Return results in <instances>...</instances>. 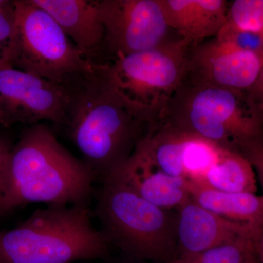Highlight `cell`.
<instances>
[{
	"instance_id": "8",
	"label": "cell",
	"mask_w": 263,
	"mask_h": 263,
	"mask_svg": "<svg viewBox=\"0 0 263 263\" xmlns=\"http://www.w3.org/2000/svg\"><path fill=\"white\" fill-rule=\"evenodd\" d=\"M98 9L105 61L153 49L174 37L159 0H98Z\"/></svg>"
},
{
	"instance_id": "25",
	"label": "cell",
	"mask_w": 263,
	"mask_h": 263,
	"mask_svg": "<svg viewBox=\"0 0 263 263\" xmlns=\"http://www.w3.org/2000/svg\"><path fill=\"white\" fill-rule=\"evenodd\" d=\"M253 245L254 252L257 255L259 263H263V221L254 230Z\"/></svg>"
},
{
	"instance_id": "10",
	"label": "cell",
	"mask_w": 263,
	"mask_h": 263,
	"mask_svg": "<svg viewBox=\"0 0 263 263\" xmlns=\"http://www.w3.org/2000/svg\"><path fill=\"white\" fill-rule=\"evenodd\" d=\"M262 65V56L212 37L190 46L184 80L247 91L258 79Z\"/></svg>"
},
{
	"instance_id": "14",
	"label": "cell",
	"mask_w": 263,
	"mask_h": 263,
	"mask_svg": "<svg viewBox=\"0 0 263 263\" xmlns=\"http://www.w3.org/2000/svg\"><path fill=\"white\" fill-rule=\"evenodd\" d=\"M32 1L51 15L76 47L92 60L105 35L99 15L98 0Z\"/></svg>"
},
{
	"instance_id": "7",
	"label": "cell",
	"mask_w": 263,
	"mask_h": 263,
	"mask_svg": "<svg viewBox=\"0 0 263 263\" xmlns=\"http://www.w3.org/2000/svg\"><path fill=\"white\" fill-rule=\"evenodd\" d=\"M14 5L8 65L62 85L95 72L96 63L76 47L51 15L32 0H16Z\"/></svg>"
},
{
	"instance_id": "12",
	"label": "cell",
	"mask_w": 263,
	"mask_h": 263,
	"mask_svg": "<svg viewBox=\"0 0 263 263\" xmlns=\"http://www.w3.org/2000/svg\"><path fill=\"white\" fill-rule=\"evenodd\" d=\"M110 176L125 184L142 198L162 209H179L190 198L187 180L164 174L138 148Z\"/></svg>"
},
{
	"instance_id": "2",
	"label": "cell",
	"mask_w": 263,
	"mask_h": 263,
	"mask_svg": "<svg viewBox=\"0 0 263 263\" xmlns=\"http://www.w3.org/2000/svg\"><path fill=\"white\" fill-rule=\"evenodd\" d=\"M96 181L50 128L29 126L10 152L0 215L29 203L87 204Z\"/></svg>"
},
{
	"instance_id": "16",
	"label": "cell",
	"mask_w": 263,
	"mask_h": 263,
	"mask_svg": "<svg viewBox=\"0 0 263 263\" xmlns=\"http://www.w3.org/2000/svg\"><path fill=\"white\" fill-rule=\"evenodd\" d=\"M193 183L228 193L254 194H257L258 184L253 167L245 156L226 148L202 179Z\"/></svg>"
},
{
	"instance_id": "22",
	"label": "cell",
	"mask_w": 263,
	"mask_h": 263,
	"mask_svg": "<svg viewBox=\"0 0 263 263\" xmlns=\"http://www.w3.org/2000/svg\"><path fill=\"white\" fill-rule=\"evenodd\" d=\"M240 153L252 164L257 182L260 184L263 197V141L254 142L243 147Z\"/></svg>"
},
{
	"instance_id": "17",
	"label": "cell",
	"mask_w": 263,
	"mask_h": 263,
	"mask_svg": "<svg viewBox=\"0 0 263 263\" xmlns=\"http://www.w3.org/2000/svg\"><path fill=\"white\" fill-rule=\"evenodd\" d=\"M223 148L213 142L189 133L183 153L185 179L198 182L215 164Z\"/></svg>"
},
{
	"instance_id": "30",
	"label": "cell",
	"mask_w": 263,
	"mask_h": 263,
	"mask_svg": "<svg viewBox=\"0 0 263 263\" xmlns=\"http://www.w3.org/2000/svg\"><path fill=\"white\" fill-rule=\"evenodd\" d=\"M2 0H0V3H1Z\"/></svg>"
},
{
	"instance_id": "21",
	"label": "cell",
	"mask_w": 263,
	"mask_h": 263,
	"mask_svg": "<svg viewBox=\"0 0 263 263\" xmlns=\"http://www.w3.org/2000/svg\"><path fill=\"white\" fill-rule=\"evenodd\" d=\"M14 1L0 3V67L8 65V60L15 32Z\"/></svg>"
},
{
	"instance_id": "23",
	"label": "cell",
	"mask_w": 263,
	"mask_h": 263,
	"mask_svg": "<svg viewBox=\"0 0 263 263\" xmlns=\"http://www.w3.org/2000/svg\"><path fill=\"white\" fill-rule=\"evenodd\" d=\"M13 146L9 138L0 133V203L4 195L8 160Z\"/></svg>"
},
{
	"instance_id": "13",
	"label": "cell",
	"mask_w": 263,
	"mask_h": 263,
	"mask_svg": "<svg viewBox=\"0 0 263 263\" xmlns=\"http://www.w3.org/2000/svg\"><path fill=\"white\" fill-rule=\"evenodd\" d=\"M170 29L190 43L215 37L227 20L226 0H159Z\"/></svg>"
},
{
	"instance_id": "4",
	"label": "cell",
	"mask_w": 263,
	"mask_h": 263,
	"mask_svg": "<svg viewBox=\"0 0 263 263\" xmlns=\"http://www.w3.org/2000/svg\"><path fill=\"white\" fill-rule=\"evenodd\" d=\"M93 214L112 249L149 262L168 263L174 259L177 212L151 203L110 176L100 183Z\"/></svg>"
},
{
	"instance_id": "18",
	"label": "cell",
	"mask_w": 263,
	"mask_h": 263,
	"mask_svg": "<svg viewBox=\"0 0 263 263\" xmlns=\"http://www.w3.org/2000/svg\"><path fill=\"white\" fill-rule=\"evenodd\" d=\"M227 21L242 30L263 36V0H235L230 3Z\"/></svg>"
},
{
	"instance_id": "19",
	"label": "cell",
	"mask_w": 263,
	"mask_h": 263,
	"mask_svg": "<svg viewBox=\"0 0 263 263\" xmlns=\"http://www.w3.org/2000/svg\"><path fill=\"white\" fill-rule=\"evenodd\" d=\"M252 236L238 238L196 255L201 263H245L254 250Z\"/></svg>"
},
{
	"instance_id": "26",
	"label": "cell",
	"mask_w": 263,
	"mask_h": 263,
	"mask_svg": "<svg viewBox=\"0 0 263 263\" xmlns=\"http://www.w3.org/2000/svg\"><path fill=\"white\" fill-rule=\"evenodd\" d=\"M108 263H148L149 262H146V261L141 260V259H138L133 258V257H128V256L124 255V254H121L120 257L119 258L112 259L110 260V258L108 259Z\"/></svg>"
},
{
	"instance_id": "1",
	"label": "cell",
	"mask_w": 263,
	"mask_h": 263,
	"mask_svg": "<svg viewBox=\"0 0 263 263\" xmlns=\"http://www.w3.org/2000/svg\"><path fill=\"white\" fill-rule=\"evenodd\" d=\"M67 86L70 100L64 126L101 183L129 160L155 122L106 87L95 72Z\"/></svg>"
},
{
	"instance_id": "3",
	"label": "cell",
	"mask_w": 263,
	"mask_h": 263,
	"mask_svg": "<svg viewBox=\"0 0 263 263\" xmlns=\"http://www.w3.org/2000/svg\"><path fill=\"white\" fill-rule=\"evenodd\" d=\"M91 214L88 203L37 209L16 228L0 231V263L108 261L112 248Z\"/></svg>"
},
{
	"instance_id": "20",
	"label": "cell",
	"mask_w": 263,
	"mask_h": 263,
	"mask_svg": "<svg viewBox=\"0 0 263 263\" xmlns=\"http://www.w3.org/2000/svg\"><path fill=\"white\" fill-rule=\"evenodd\" d=\"M215 37L238 49L253 52L263 57V36L238 29L227 20Z\"/></svg>"
},
{
	"instance_id": "29",
	"label": "cell",
	"mask_w": 263,
	"mask_h": 263,
	"mask_svg": "<svg viewBox=\"0 0 263 263\" xmlns=\"http://www.w3.org/2000/svg\"><path fill=\"white\" fill-rule=\"evenodd\" d=\"M99 262H100V261L91 260V261H81V262H76V263H98ZM102 262H103V261H102Z\"/></svg>"
},
{
	"instance_id": "28",
	"label": "cell",
	"mask_w": 263,
	"mask_h": 263,
	"mask_svg": "<svg viewBox=\"0 0 263 263\" xmlns=\"http://www.w3.org/2000/svg\"><path fill=\"white\" fill-rule=\"evenodd\" d=\"M245 263H259L258 259H257V255H256L254 250V252L250 254V256H249Z\"/></svg>"
},
{
	"instance_id": "27",
	"label": "cell",
	"mask_w": 263,
	"mask_h": 263,
	"mask_svg": "<svg viewBox=\"0 0 263 263\" xmlns=\"http://www.w3.org/2000/svg\"><path fill=\"white\" fill-rule=\"evenodd\" d=\"M168 263H201L198 256H186V257H176Z\"/></svg>"
},
{
	"instance_id": "15",
	"label": "cell",
	"mask_w": 263,
	"mask_h": 263,
	"mask_svg": "<svg viewBox=\"0 0 263 263\" xmlns=\"http://www.w3.org/2000/svg\"><path fill=\"white\" fill-rule=\"evenodd\" d=\"M189 193L194 202L228 220L247 224L254 230L262 222V195L228 193L190 182Z\"/></svg>"
},
{
	"instance_id": "24",
	"label": "cell",
	"mask_w": 263,
	"mask_h": 263,
	"mask_svg": "<svg viewBox=\"0 0 263 263\" xmlns=\"http://www.w3.org/2000/svg\"><path fill=\"white\" fill-rule=\"evenodd\" d=\"M247 92L252 103L263 117V65L255 84Z\"/></svg>"
},
{
	"instance_id": "5",
	"label": "cell",
	"mask_w": 263,
	"mask_h": 263,
	"mask_svg": "<svg viewBox=\"0 0 263 263\" xmlns=\"http://www.w3.org/2000/svg\"><path fill=\"white\" fill-rule=\"evenodd\" d=\"M160 121L239 153L247 145L263 141V117L247 91L184 79Z\"/></svg>"
},
{
	"instance_id": "11",
	"label": "cell",
	"mask_w": 263,
	"mask_h": 263,
	"mask_svg": "<svg viewBox=\"0 0 263 263\" xmlns=\"http://www.w3.org/2000/svg\"><path fill=\"white\" fill-rule=\"evenodd\" d=\"M176 257L193 256L243 237L254 229L216 215L191 199L177 209Z\"/></svg>"
},
{
	"instance_id": "6",
	"label": "cell",
	"mask_w": 263,
	"mask_h": 263,
	"mask_svg": "<svg viewBox=\"0 0 263 263\" xmlns=\"http://www.w3.org/2000/svg\"><path fill=\"white\" fill-rule=\"evenodd\" d=\"M192 44L175 35L153 49L96 63L95 74L129 106L158 122L184 79Z\"/></svg>"
},
{
	"instance_id": "9",
	"label": "cell",
	"mask_w": 263,
	"mask_h": 263,
	"mask_svg": "<svg viewBox=\"0 0 263 263\" xmlns=\"http://www.w3.org/2000/svg\"><path fill=\"white\" fill-rule=\"evenodd\" d=\"M67 85L17 70L0 67V125L29 126L48 121L65 125L68 108Z\"/></svg>"
}]
</instances>
